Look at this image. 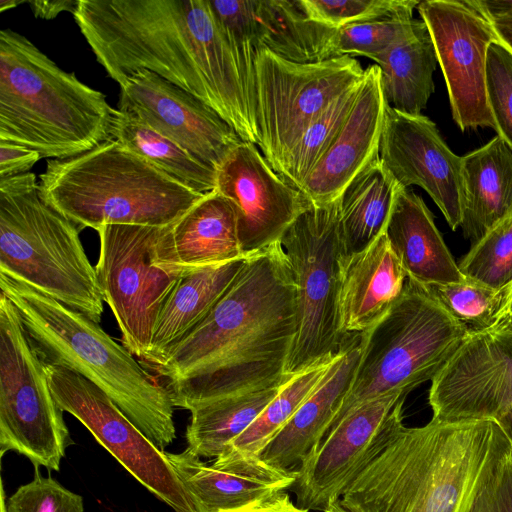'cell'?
Wrapping results in <instances>:
<instances>
[{
  "label": "cell",
  "instance_id": "cell-1",
  "mask_svg": "<svg viewBox=\"0 0 512 512\" xmlns=\"http://www.w3.org/2000/svg\"><path fill=\"white\" fill-rule=\"evenodd\" d=\"M297 290L281 242L249 255L205 319L155 368L174 407H192L293 375L286 364L297 332Z\"/></svg>",
  "mask_w": 512,
  "mask_h": 512
},
{
  "label": "cell",
  "instance_id": "cell-2",
  "mask_svg": "<svg viewBox=\"0 0 512 512\" xmlns=\"http://www.w3.org/2000/svg\"><path fill=\"white\" fill-rule=\"evenodd\" d=\"M73 17L119 86L149 70L202 100L244 142L259 146L236 53L209 0H79Z\"/></svg>",
  "mask_w": 512,
  "mask_h": 512
},
{
  "label": "cell",
  "instance_id": "cell-3",
  "mask_svg": "<svg viewBox=\"0 0 512 512\" xmlns=\"http://www.w3.org/2000/svg\"><path fill=\"white\" fill-rule=\"evenodd\" d=\"M511 448L495 419L404 426L340 501L351 512H471Z\"/></svg>",
  "mask_w": 512,
  "mask_h": 512
},
{
  "label": "cell",
  "instance_id": "cell-4",
  "mask_svg": "<svg viewBox=\"0 0 512 512\" xmlns=\"http://www.w3.org/2000/svg\"><path fill=\"white\" fill-rule=\"evenodd\" d=\"M0 288L45 363L65 367L98 386L161 451L173 442L175 407L169 390L99 323L1 273Z\"/></svg>",
  "mask_w": 512,
  "mask_h": 512
},
{
  "label": "cell",
  "instance_id": "cell-5",
  "mask_svg": "<svg viewBox=\"0 0 512 512\" xmlns=\"http://www.w3.org/2000/svg\"><path fill=\"white\" fill-rule=\"evenodd\" d=\"M106 95L62 70L25 36L0 31V141L65 159L112 139Z\"/></svg>",
  "mask_w": 512,
  "mask_h": 512
},
{
  "label": "cell",
  "instance_id": "cell-6",
  "mask_svg": "<svg viewBox=\"0 0 512 512\" xmlns=\"http://www.w3.org/2000/svg\"><path fill=\"white\" fill-rule=\"evenodd\" d=\"M41 197L79 227H163L206 194L171 178L115 139L82 154L51 159L38 182Z\"/></svg>",
  "mask_w": 512,
  "mask_h": 512
},
{
  "label": "cell",
  "instance_id": "cell-7",
  "mask_svg": "<svg viewBox=\"0 0 512 512\" xmlns=\"http://www.w3.org/2000/svg\"><path fill=\"white\" fill-rule=\"evenodd\" d=\"M78 227L41 197L34 173L0 178V273L99 323L104 300Z\"/></svg>",
  "mask_w": 512,
  "mask_h": 512
},
{
  "label": "cell",
  "instance_id": "cell-8",
  "mask_svg": "<svg viewBox=\"0 0 512 512\" xmlns=\"http://www.w3.org/2000/svg\"><path fill=\"white\" fill-rule=\"evenodd\" d=\"M467 335L426 286L408 277L391 309L361 333L352 384L325 436L359 405L387 394L407 397L432 380Z\"/></svg>",
  "mask_w": 512,
  "mask_h": 512
},
{
  "label": "cell",
  "instance_id": "cell-9",
  "mask_svg": "<svg viewBox=\"0 0 512 512\" xmlns=\"http://www.w3.org/2000/svg\"><path fill=\"white\" fill-rule=\"evenodd\" d=\"M297 290V332L286 364L296 374L334 357L346 344L338 322L342 251L339 198L311 205L282 236Z\"/></svg>",
  "mask_w": 512,
  "mask_h": 512
},
{
  "label": "cell",
  "instance_id": "cell-10",
  "mask_svg": "<svg viewBox=\"0 0 512 512\" xmlns=\"http://www.w3.org/2000/svg\"><path fill=\"white\" fill-rule=\"evenodd\" d=\"M63 412L16 307L0 292L1 455L15 451L35 467L59 471L74 443Z\"/></svg>",
  "mask_w": 512,
  "mask_h": 512
},
{
  "label": "cell",
  "instance_id": "cell-11",
  "mask_svg": "<svg viewBox=\"0 0 512 512\" xmlns=\"http://www.w3.org/2000/svg\"><path fill=\"white\" fill-rule=\"evenodd\" d=\"M364 77L365 69L352 56L296 63L266 49L257 51L254 108L259 147L276 172L320 112Z\"/></svg>",
  "mask_w": 512,
  "mask_h": 512
},
{
  "label": "cell",
  "instance_id": "cell-12",
  "mask_svg": "<svg viewBox=\"0 0 512 512\" xmlns=\"http://www.w3.org/2000/svg\"><path fill=\"white\" fill-rule=\"evenodd\" d=\"M162 227L105 225L95 266L104 302L112 310L122 344L144 359L158 314L181 276L154 263Z\"/></svg>",
  "mask_w": 512,
  "mask_h": 512
},
{
  "label": "cell",
  "instance_id": "cell-13",
  "mask_svg": "<svg viewBox=\"0 0 512 512\" xmlns=\"http://www.w3.org/2000/svg\"><path fill=\"white\" fill-rule=\"evenodd\" d=\"M59 407L77 418L136 480L175 512H197L167 459L98 386L65 367L45 363Z\"/></svg>",
  "mask_w": 512,
  "mask_h": 512
},
{
  "label": "cell",
  "instance_id": "cell-14",
  "mask_svg": "<svg viewBox=\"0 0 512 512\" xmlns=\"http://www.w3.org/2000/svg\"><path fill=\"white\" fill-rule=\"evenodd\" d=\"M406 396L387 394L348 413L295 469L296 505L325 511L404 427Z\"/></svg>",
  "mask_w": 512,
  "mask_h": 512
},
{
  "label": "cell",
  "instance_id": "cell-15",
  "mask_svg": "<svg viewBox=\"0 0 512 512\" xmlns=\"http://www.w3.org/2000/svg\"><path fill=\"white\" fill-rule=\"evenodd\" d=\"M417 10L432 37L452 117L461 131L495 128L486 92L489 45L498 38L473 0H426Z\"/></svg>",
  "mask_w": 512,
  "mask_h": 512
},
{
  "label": "cell",
  "instance_id": "cell-16",
  "mask_svg": "<svg viewBox=\"0 0 512 512\" xmlns=\"http://www.w3.org/2000/svg\"><path fill=\"white\" fill-rule=\"evenodd\" d=\"M433 419H495L512 408V329L468 334L431 380Z\"/></svg>",
  "mask_w": 512,
  "mask_h": 512
},
{
  "label": "cell",
  "instance_id": "cell-17",
  "mask_svg": "<svg viewBox=\"0 0 512 512\" xmlns=\"http://www.w3.org/2000/svg\"><path fill=\"white\" fill-rule=\"evenodd\" d=\"M119 87L118 110L139 118L216 171L244 142L214 109L156 73L138 70Z\"/></svg>",
  "mask_w": 512,
  "mask_h": 512
},
{
  "label": "cell",
  "instance_id": "cell-18",
  "mask_svg": "<svg viewBox=\"0 0 512 512\" xmlns=\"http://www.w3.org/2000/svg\"><path fill=\"white\" fill-rule=\"evenodd\" d=\"M215 190L234 207L245 256L280 242L312 205L270 166L256 145L248 142L238 145L217 170Z\"/></svg>",
  "mask_w": 512,
  "mask_h": 512
},
{
  "label": "cell",
  "instance_id": "cell-19",
  "mask_svg": "<svg viewBox=\"0 0 512 512\" xmlns=\"http://www.w3.org/2000/svg\"><path fill=\"white\" fill-rule=\"evenodd\" d=\"M379 156L402 187L417 185L424 189L450 228L455 231L460 227L462 157L448 147L432 120L387 104Z\"/></svg>",
  "mask_w": 512,
  "mask_h": 512
},
{
  "label": "cell",
  "instance_id": "cell-20",
  "mask_svg": "<svg viewBox=\"0 0 512 512\" xmlns=\"http://www.w3.org/2000/svg\"><path fill=\"white\" fill-rule=\"evenodd\" d=\"M197 512H227L291 488L295 470L275 468L259 456L224 452L208 466L189 449L166 453Z\"/></svg>",
  "mask_w": 512,
  "mask_h": 512
},
{
  "label": "cell",
  "instance_id": "cell-21",
  "mask_svg": "<svg viewBox=\"0 0 512 512\" xmlns=\"http://www.w3.org/2000/svg\"><path fill=\"white\" fill-rule=\"evenodd\" d=\"M386 107L379 67L369 65L343 127L299 189L313 205L336 201L354 177L379 154Z\"/></svg>",
  "mask_w": 512,
  "mask_h": 512
},
{
  "label": "cell",
  "instance_id": "cell-22",
  "mask_svg": "<svg viewBox=\"0 0 512 512\" xmlns=\"http://www.w3.org/2000/svg\"><path fill=\"white\" fill-rule=\"evenodd\" d=\"M246 257L238 238L234 207L214 190L174 223L162 227L154 263L170 274L182 276Z\"/></svg>",
  "mask_w": 512,
  "mask_h": 512
},
{
  "label": "cell",
  "instance_id": "cell-23",
  "mask_svg": "<svg viewBox=\"0 0 512 512\" xmlns=\"http://www.w3.org/2000/svg\"><path fill=\"white\" fill-rule=\"evenodd\" d=\"M408 275L385 233L359 253L342 257L338 292L341 332L362 333L400 298Z\"/></svg>",
  "mask_w": 512,
  "mask_h": 512
},
{
  "label": "cell",
  "instance_id": "cell-24",
  "mask_svg": "<svg viewBox=\"0 0 512 512\" xmlns=\"http://www.w3.org/2000/svg\"><path fill=\"white\" fill-rule=\"evenodd\" d=\"M360 358V341H347L333 357L314 392L259 453L281 470H295L321 443L352 384Z\"/></svg>",
  "mask_w": 512,
  "mask_h": 512
},
{
  "label": "cell",
  "instance_id": "cell-25",
  "mask_svg": "<svg viewBox=\"0 0 512 512\" xmlns=\"http://www.w3.org/2000/svg\"><path fill=\"white\" fill-rule=\"evenodd\" d=\"M384 233L414 281L433 285L466 280L437 229L433 214L412 190L402 188L399 192Z\"/></svg>",
  "mask_w": 512,
  "mask_h": 512
},
{
  "label": "cell",
  "instance_id": "cell-26",
  "mask_svg": "<svg viewBox=\"0 0 512 512\" xmlns=\"http://www.w3.org/2000/svg\"><path fill=\"white\" fill-rule=\"evenodd\" d=\"M461 229L472 244L512 212V148L498 135L462 157Z\"/></svg>",
  "mask_w": 512,
  "mask_h": 512
},
{
  "label": "cell",
  "instance_id": "cell-27",
  "mask_svg": "<svg viewBox=\"0 0 512 512\" xmlns=\"http://www.w3.org/2000/svg\"><path fill=\"white\" fill-rule=\"evenodd\" d=\"M246 258L182 275L164 302L144 360L155 369L167 353L194 330L229 288Z\"/></svg>",
  "mask_w": 512,
  "mask_h": 512
},
{
  "label": "cell",
  "instance_id": "cell-28",
  "mask_svg": "<svg viewBox=\"0 0 512 512\" xmlns=\"http://www.w3.org/2000/svg\"><path fill=\"white\" fill-rule=\"evenodd\" d=\"M402 187L379 154L339 197V238L343 257L359 253L384 233Z\"/></svg>",
  "mask_w": 512,
  "mask_h": 512
},
{
  "label": "cell",
  "instance_id": "cell-29",
  "mask_svg": "<svg viewBox=\"0 0 512 512\" xmlns=\"http://www.w3.org/2000/svg\"><path fill=\"white\" fill-rule=\"evenodd\" d=\"M372 60L380 70L386 103L406 114H421L434 92L433 73L438 63L425 22L416 19L406 36Z\"/></svg>",
  "mask_w": 512,
  "mask_h": 512
},
{
  "label": "cell",
  "instance_id": "cell-30",
  "mask_svg": "<svg viewBox=\"0 0 512 512\" xmlns=\"http://www.w3.org/2000/svg\"><path fill=\"white\" fill-rule=\"evenodd\" d=\"M254 17L258 49L296 63L336 57L338 30L309 19L298 0H254Z\"/></svg>",
  "mask_w": 512,
  "mask_h": 512
},
{
  "label": "cell",
  "instance_id": "cell-31",
  "mask_svg": "<svg viewBox=\"0 0 512 512\" xmlns=\"http://www.w3.org/2000/svg\"><path fill=\"white\" fill-rule=\"evenodd\" d=\"M283 384L230 395L192 407L186 430L187 449L199 457L220 456L257 419Z\"/></svg>",
  "mask_w": 512,
  "mask_h": 512
},
{
  "label": "cell",
  "instance_id": "cell-32",
  "mask_svg": "<svg viewBox=\"0 0 512 512\" xmlns=\"http://www.w3.org/2000/svg\"><path fill=\"white\" fill-rule=\"evenodd\" d=\"M112 139L190 189L208 194L216 189L217 171L132 114L113 110Z\"/></svg>",
  "mask_w": 512,
  "mask_h": 512
},
{
  "label": "cell",
  "instance_id": "cell-33",
  "mask_svg": "<svg viewBox=\"0 0 512 512\" xmlns=\"http://www.w3.org/2000/svg\"><path fill=\"white\" fill-rule=\"evenodd\" d=\"M332 358L322 360L294 374L257 419L224 452L258 456L270 440L290 420L303 402L314 392L325 375ZM223 452V453H224Z\"/></svg>",
  "mask_w": 512,
  "mask_h": 512
},
{
  "label": "cell",
  "instance_id": "cell-34",
  "mask_svg": "<svg viewBox=\"0 0 512 512\" xmlns=\"http://www.w3.org/2000/svg\"><path fill=\"white\" fill-rule=\"evenodd\" d=\"M363 80L330 102L287 154L277 173L289 185L299 190L329 149L357 100Z\"/></svg>",
  "mask_w": 512,
  "mask_h": 512
},
{
  "label": "cell",
  "instance_id": "cell-35",
  "mask_svg": "<svg viewBox=\"0 0 512 512\" xmlns=\"http://www.w3.org/2000/svg\"><path fill=\"white\" fill-rule=\"evenodd\" d=\"M424 286L468 334L492 329L508 301L506 290H496L468 279L461 283Z\"/></svg>",
  "mask_w": 512,
  "mask_h": 512
},
{
  "label": "cell",
  "instance_id": "cell-36",
  "mask_svg": "<svg viewBox=\"0 0 512 512\" xmlns=\"http://www.w3.org/2000/svg\"><path fill=\"white\" fill-rule=\"evenodd\" d=\"M458 266L466 279L496 290H506L509 299L512 287V212L473 243Z\"/></svg>",
  "mask_w": 512,
  "mask_h": 512
},
{
  "label": "cell",
  "instance_id": "cell-37",
  "mask_svg": "<svg viewBox=\"0 0 512 512\" xmlns=\"http://www.w3.org/2000/svg\"><path fill=\"white\" fill-rule=\"evenodd\" d=\"M306 16L339 30L348 25L385 17H413L416 0H298Z\"/></svg>",
  "mask_w": 512,
  "mask_h": 512
},
{
  "label": "cell",
  "instance_id": "cell-38",
  "mask_svg": "<svg viewBox=\"0 0 512 512\" xmlns=\"http://www.w3.org/2000/svg\"><path fill=\"white\" fill-rule=\"evenodd\" d=\"M415 23L413 17L395 16L348 25L338 30L335 55L372 59L406 36Z\"/></svg>",
  "mask_w": 512,
  "mask_h": 512
},
{
  "label": "cell",
  "instance_id": "cell-39",
  "mask_svg": "<svg viewBox=\"0 0 512 512\" xmlns=\"http://www.w3.org/2000/svg\"><path fill=\"white\" fill-rule=\"evenodd\" d=\"M486 92L494 130L512 148V52L498 40L487 52Z\"/></svg>",
  "mask_w": 512,
  "mask_h": 512
},
{
  "label": "cell",
  "instance_id": "cell-40",
  "mask_svg": "<svg viewBox=\"0 0 512 512\" xmlns=\"http://www.w3.org/2000/svg\"><path fill=\"white\" fill-rule=\"evenodd\" d=\"M2 512H84L83 499L51 477H43L35 467L34 478L20 486L5 502Z\"/></svg>",
  "mask_w": 512,
  "mask_h": 512
},
{
  "label": "cell",
  "instance_id": "cell-41",
  "mask_svg": "<svg viewBox=\"0 0 512 512\" xmlns=\"http://www.w3.org/2000/svg\"><path fill=\"white\" fill-rule=\"evenodd\" d=\"M471 512H512V448L479 493Z\"/></svg>",
  "mask_w": 512,
  "mask_h": 512
},
{
  "label": "cell",
  "instance_id": "cell-42",
  "mask_svg": "<svg viewBox=\"0 0 512 512\" xmlns=\"http://www.w3.org/2000/svg\"><path fill=\"white\" fill-rule=\"evenodd\" d=\"M41 155L28 147L0 141V178L30 172Z\"/></svg>",
  "mask_w": 512,
  "mask_h": 512
},
{
  "label": "cell",
  "instance_id": "cell-43",
  "mask_svg": "<svg viewBox=\"0 0 512 512\" xmlns=\"http://www.w3.org/2000/svg\"><path fill=\"white\" fill-rule=\"evenodd\" d=\"M489 18L498 41L512 52V0H474Z\"/></svg>",
  "mask_w": 512,
  "mask_h": 512
},
{
  "label": "cell",
  "instance_id": "cell-44",
  "mask_svg": "<svg viewBox=\"0 0 512 512\" xmlns=\"http://www.w3.org/2000/svg\"><path fill=\"white\" fill-rule=\"evenodd\" d=\"M227 512H309V510L293 504L288 493L280 491L239 509Z\"/></svg>",
  "mask_w": 512,
  "mask_h": 512
},
{
  "label": "cell",
  "instance_id": "cell-45",
  "mask_svg": "<svg viewBox=\"0 0 512 512\" xmlns=\"http://www.w3.org/2000/svg\"><path fill=\"white\" fill-rule=\"evenodd\" d=\"M79 0H36L28 4L36 18L50 20L62 12L74 13Z\"/></svg>",
  "mask_w": 512,
  "mask_h": 512
},
{
  "label": "cell",
  "instance_id": "cell-46",
  "mask_svg": "<svg viewBox=\"0 0 512 512\" xmlns=\"http://www.w3.org/2000/svg\"><path fill=\"white\" fill-rule=\"evenodd\" d=\"M492 329H512V287L503 312Z\"/></svg>",
  "mask_w": 512,
  "mask_h": 512
},
{
  "label": "cell",
  "instance_id": "cell-47",
  "mask_svg": "<svg viewBox=\"0 0 512 512\" xmlns=\"http://www.w3.org/2000/svg\"><path fill=\"white\" fill-rule=\"evenodd\" d=\"M497 421L501 424L512 445V408L504 413Z\"/></svg>",
  "mask_w": 512,
  "mask_h": 512
},
{
  "label": "cell",
  "instance_id": "cell-48",
  "mask_svg": "<svg viewBox=\"0 0 512 512\" xmlns=\"http://www.w3.org/2000/svg\"><path fill=\"white\" fill-rule=\"evenodd\" d=\"M23 2H28V1H23V0H1L0 1V12H3V11L8 10V9L15 8L18 5L22 4Z\"/></svg>",
  "mask_w": 512,
  "mask_h": 512
},
{
  "label": "cell",
  "instance_id": "cell-49",
  "mask_svg": "<svg viewBox=\"0 0 512 512\" xmlns=\"http://www.w3.org/2000/svg\"><path fill=\"white\" fill-rule=\"evenodd\" d=\"M324 512H351L343 506L340 500L332 503Z\"/></svg>",
  "mask_w": 512,
  "mask_h": 512
}]
</instances>
